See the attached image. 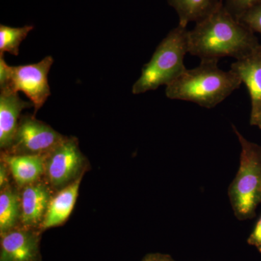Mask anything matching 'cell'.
<instances>
[{"label": "cell", "mask_w": 261, "mask_h": 261, "mask_svg": "<svg viewBox=\"0 0 261 261\" xmlns=\"http://www.w3.org/2000/svg\"><path fill=\"white\" fill-rule=\"evenodd\" d=\"M255 126H258L259 128L261 129V115L258 117L257 120L256 121V123H255Z\"/></svg>", "instance_id": "obj_22"}, {"label": "cell", "mask_w": 261, "mask_h": 261, "mask_svg": "<svg viewBox=\"0 0 261 261\" xmlns=\"http://www.w3.org/2000/svg\"><path fill=\"white\" fill-rule=\"evenodd\" d=\"M1 161L6 163L19 190L44 178L45 157L43 156L3 151Z\"/></svg>", "instance_id": "obj_12"}, {"label": "cell", "mask_w": 261, "mask_h": 261, "mask_svg": "<svg viewBox=\"0 0 261 261\" xmlns=\"http://www.w3.org/2000/svg\"><path fill=\"white\" fill-rule=\"evenodd\" d=\"M82 178L83 176L53 194L47 212L39 226L41 232L62 226L66 222L74 208Z\"/></svg>", "instance_id": "obj_13"}, {"label": "cell", "mask_w": 261, "mask_h": 261, "mask_svg": "<svg viewBox=\"0 0 261 261\" xmlns=\"http://www.w3.org/2000/svg\"><path fill=\"white\" fill-rule=\"evenodd\" d=\"M65 138L49 125L37 120L34 115H25L19 121L13 145L3 151L46 157Z\"/></svg>", "instance_id": "obj_7"}, {"label": "cell", "mask_w": 261, "mask_h": 261, "mask_svg": "<svg viewBox=\"0 0 261 261\" xmlns=\"http://www.w3.org/2000/svg\"><path fill=\"white\" fill-rule=\"evenodd\" d=\"M41 235L38 228L21 225L0 233V261H42Z\"/></svg>", "instance_id": "obj_8"}, {"label": "cell", "mask_w": 261, "mask_h": 261, "mask_svg": "<svg viewBox=\"0 0 261 261\" xmlns=\"http://www.w3.org/2000/svg\"><path fill=\"white\" fill-rule=\"evenodd\" d=\"M53 62L51 56H47L34 64L10 66L4 55H0V88L23 92L37 113L51 94L48 74Z\"/></svg>", "instance_id": "obj_5"}, {"label": "cell", "mask_w": 261, "mask_h": 261, "mask_svg": "<svg viewBox=\"0 0 261 261\" xmlns=\"http://www.w3.org/2000/svg\"><path fill=\"white\" fill-rule=\"evenodd\" d=\"M30 101L19 97L18 92L1 89L0 93V147L8 150L13 145L20 119V113L32 107Z\"/></svg>", "instance_id": "obj_11"}, {"label": "cell", "mask_w": 261, "mask_h": 261, "mask_svg": "<svg viewBox=\"0 0 261 261\" xmlns=\"http://www.w3.org/2000/svg\"><path fill=\"white\" fill-rule=\"evenodd\" d=\"M20 190L11 185L0 190V233L20 225Z\"/></svg>", "instance_id": "obj_15"}, {"label": "cell", "mask_w": 261, "mask_h": 261, "mask_svg": "<svg viewBox=\"0 0 261 261\" xmlns=\"http://www.w3.org/2000/svg\"><path fill=\"white\" fill-rule=\"evenodd\" d=\"M260 46L255 33L222 5L188 33V53L201 61L241 59Z\"/></svg>", "instance_id": "obj_1"}, {"label": "cell", "mask_w": 261, "mask_h": 261, "mask_svg": "<svg viewBox=\"0 0 261 261\" xmlns=\"http://www.w3.org/2000/svg\"><path fill=\"white\" fill-rule=\"evenodd\" d=\"M219 61H201L192 69H187L166 88V97L187 101L201 107L214 108L222 102L242 84L231 70L224 71Z\"/></svg>", "instance_id": "obj_2"}, {"label": "cell", "mask_w": 261, "mask_h": 261, "mask_svg": "<svg viewBox=\"0 0 261 261\" xmlns=\"http://www.w3.org/2000/svg\"><path fill=\"white\" fill-rule=\"evenodd\" d=\"M247 242L248 245L256 247L257 250L261 253V216L257 220L256 224Z\"/></svg>", "instance_id": "obj_19"}, {"label": "cell", "mask_w": 261, "mask_h": 261, "mask_svg": "<svg viewBox=\"0 0 261 261\" xmlns=\"http://www.w3.org/2000/svg\"><path fill=\"white\" fill-rule=\"evenodd\" d=\"M260 4L261 0H223L225 8L238 19L247 10Z\"/></svg>", "instance_id": "obj_17"}, {"label": "cell", "mask_w": 261, "mask_h": 261, "mask_svg": "<svg viewBox=\"0 0 261 261\" xmlns=\"http://www.w3.org/2000/svg\"><path fill=\"white\" fill-rule=\"evenodd\" d=\"M33 25H24L20 28H13L8 25H0V55L8 53L13 56H18L20 44L32 32Z\"/></svg>", "instance_id": "obj_16"}, {"label": "cell", "mask_w": 261, "mask_h": 261, "mask_svg": "<svg viewBox=\"0 0 261 261\" xmlns=\"http://www.w3.org/2000/svg\"><path fill=\"white\" fill-rule=\"evenodd\" d=\"M238 20L254 33L261 34V4L247 10Z\"/></svg>", "instance_id": "obj_18"}, {"label": "cell", "mask_w": 261, "mask_h": 261, "mask_svg": "<svg viewBox=\"0 0 261 261\" xmlns=\"http://www.w3.org/2000/svg\"><path fill=\"white\" fill-rule=\"evenodd\" d=\"M241 146L240 167L228 187L230 203L237 219L246 221L256 216L261 203V146L247 140L233 126Z\"/></svg>", "instance_id": "obj_4"}, {"label": "cell", "mask_w": 261, "mask_h": 261, "mask_svg": "<svg viewBox=\"0 0 261 261\" xmlns=\"http://www.w3.org/2000/svg\"><path fill=\"white\" fill-rule=\"evenodd\" d=\"M246 87L251 101L250 125L255 126L261 115V44L250 54L237 60L231 69Z\"/></svg>", "instance_id": "obj_10"}, {"label": "cell", "mask_w": 261, "mask_h": 261, "mask_svg": "<svg viewBox=\"0 0 261 261\" xmlns=\"http://www.w3.org/2000/svg\"><path fill=\"white\" fill-rule=\"evenodd\" d=\"M187 27L178 24L160 43L150 61L144 65L142 73L132 87V93L140 94L167 87L187 69L185 57L188 53Z\"/></svg>", "instance_id": "obj_3"}, {"label": "cell", "mask_w": 261, "mask_h": 261, "mask_svg": "<svg viewBox=\"0 0 261 261\" xmlns=\"http://www.w3.org/2000/svg\"><path fill=\"white\" fill-rule=\"evenodd\" d=\"M10 175L11 174L6 163L1 161L0 162V190H3L10 185Z\"/></svg>", "instance_id": "obj_20"}, {"label": "cell", "mask_w": 261, "mask_h": 261, "mask_svg": "<svg viewBox=\"0 0 261 261\" xmlns=\"http://www.w3.org/2000/svg\"><path fill=\"white\" fill-rule=\"evenodd\" d=\"M53 194L43 178L20 189V225L39 229Z\"/></svg>", "instance_id": "obj_9"}, {"label": "cell", "mask_w": 261, "mask_h": 261, "mask_svg": "<svg viewBox=\"0 0 261 261\" xmlns=\"http://www.w3.org/2000/svg\"><path fill=\"white\" fill-rule=\"evenodd\" d=\"M176 10L179 25L187 27L190 23H198L219 9L223 0H167Z\"/></svg>", "instance_id": "obj_14"}, {"label": "cell", "mask_w": 261, "mask_h": 261, "mask_svg": "<svg viewBox=\"0 0 261 261\" xmlns=\"http://www.w3.org/2000/svg\"><path fill=\"white\" fill-rule=\"evenodd\" d=\"M88 161L82 153L78 140L66 137L45 157L44 179L57 192L84 176Z\"/></svg>", "instance_id": "obj_6"}, {"label": "cell", "mask_w": 261, "mask_h": 261, "mask_svg": "<svg viewBox=\"0 0 261 261\" xmlns=\"http://www.w3.org/2000/svg\"><path fill=\"white\" fill-rule=\"evenodd\" d=\"M141 261H176L168 254L149 253L146 255Z\"/></svg>", "instance_id": "obj_21"}]
</instances>
